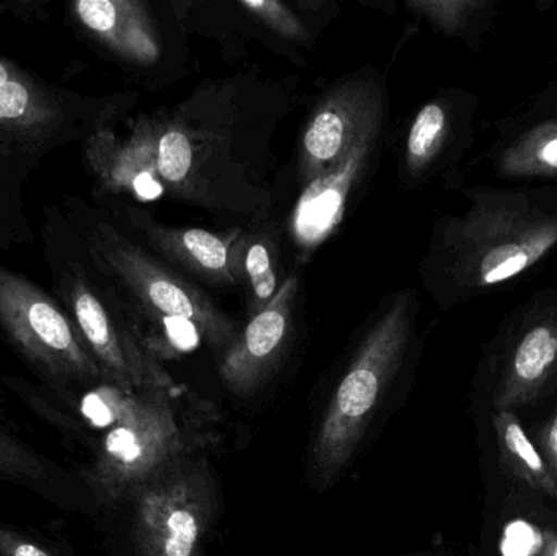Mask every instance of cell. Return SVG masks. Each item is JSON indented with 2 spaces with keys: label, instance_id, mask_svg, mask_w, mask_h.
<instances>
[{
  "label": "cell",
  "instance_id": "cell-11",
  "mask_svg": "<svg viewBox=\"0 0 557 556\" xmlns=\"http://www.w3.org/2000/svg\"><path fill=\"white\" fill-rule=\"evenodd\" d=\"M78 329L98 366L113 384L127 391L173 387V379L140 342L136 330L114 319L97 294L78 283L74 289Z\"/></svg>",
  "mask_w": 557,
  "mask_h": 556
},
{
  "label": "cell",
  "instance_id": "cell-20",
  "mask_svg": "<svg viewBox=\"0 0 557 556\" xmlns=\"http://www.w3.org/2000/svg\"><path fill=\"white\" fill-rule=\"evenodd\" d=\"M195 162L191 139L185 131L172 126L159 137L157 144V173L163 182L182 186L188 182Z\"/></svg>",
  "mask_w": 557,
  "mask_h": 556
},
{
  "label": "cell",
  "instance_id": "cell-24",
  "mask_svg": "<svg viewBox=\"0 0 557 556\" xmlns=\"http://www.w3.org/2000/svg\"><path fill=\"white\" fill-rule=\"evenodd\" d=\"M0 556H52L28 539L0 526Z\"/></svg>",
  "mask_w": 557,
  "mask_h": 556
},
{
  "label": "cell",
  "instance_id": "cell-5",
  "mask_svg": "<svg viewBox=\"0 0 557 556\" xmlns=\"http://www.w3.org/2000/svg\"><path fill=\"white\" fill-rule=\"evenodd\" d=\"M133 534L139 556H201L218 490L208 462L186 457L137 490Z\"/></svg>",
  "mask_w": 557,
  "mask_h": 556
},
{
  "label": "cell",
  "instance_id": "cell-3",
  "mask_svg": "<svg viewBox=\"0 0 557 556\" xmlns=\"http://www.w3.org/2000/svg\"><path fill=\"white\" fill-rule=\"evenodd\" d=\"M416 294L403 291L376 319L324 411L311 450L320 482L330 483L346 469L392 384L414 333Z\"/></svg>",
  "mask_w": 557,
  "mask_h": 556
},
{
  "label": "cell",
  "instance_id": "cell-12",
  "mask_svg": "<svg viewBox=\"0 0 557 556\" xmlns=\"http://www.w3.org/2000/svg\"><path fill=\"white\" fill-rule=\"evenodd\" d=\"M298 281L288 276L276 296L253 313L237 338L225 349L219 374L235 395L253 394L270 379L290 342Z\"/></svg>",
  "mask_w": 557,
  "mask_h": 556
},
{
  "label": "cell",
  "instance_id": "cell-21",
  "mask_svg": "<svg viewBox=\"0 0 557 556\" xmlns=\"http://www.w3.org/2000/svg\"><path fill=\"white\" fill-rule=\"evenodd\" d=\"M0 475L9 479L36 480L45 475V467L35 453L23 446L20 441L10 434L0 431Z\"/></svg>",
  "mask_w": 557,
  "mask_h": 556
},
{
  "label": "cell",
  "instance_id": "cell-14",
  "mask_svg": "<svg viewBox=\"0 0 557 556\" xmlns=\"http://www.w3.org/2000/svg\"><path fill=\"white\" fill-rule=\"evenodd\" d=\"M150 247L170 268L215 286L238 284L237 244L240 235L219 237L202 228L166 227L152 219L137 221Z\"/></svg>",
  "mask_w": 557,
  "mask_h": 556
},
{
  "label": "cell",
  "instance_id": "cell-7",
  "mask_svg": "<svg viewBox=\"0 0 557 556\" xmlns=\"http://www.w3.org/2000/svg\"><path fill=\"white\" fill-rule=\"evenodd\" d=\"M0 319L28 358L59 378L94 379L101 369L65 317L22 280L0 270Z\"/></svg>",
  "mask_w": 557,
  "mask_h": 556
},
{
  "label": "cell",
  "instance_id": "cell-27",
  "mask_svg": "<svg viewBox=\"0 0 557 556\" xmlns=\"http://www.w3.org/2000/svg\"><path fill=\"white\" fill-rule=\"evenodd\" d=\"M9 82V72H7L5 65L0 64V87Z\"/></svg>",
  "mask_w": 557,
  "mask_h": 556
},
{
  "label": "cell",
  "instance_id": "cell-16",
  "mask_svg": "<svg viewBox=\"0 0 557 556\" xmlns=\"http://www.w3.org/2000/svg\"><path fill=\"white\" fill-rule=\"evenodd\" d=\"M408 7L435 32L460 39L474 52L484 48L500 15L497 0H411Z\"/></svg>",
  "mask_w": 557,
  "mask_h": 556
},
{
  "label": "cell",
  "instance_id": "cell-9",
  "mask_svg": "<svg viewBox=\"0 0 557 556\" xmlns=\"http://www.w3.org/2000/svg\"><path fill=\"white\" fill-rule=\"evenodd\" d=\"M493 129L484 160L494 176L519 185L557 182V78Z\"/></svg>",
  "mask_w": 557,
  "mask_h": 556
},
{
  "label": "cell",
  "instance_id": "cell-18",
  "mask_svg": "<svg viewBox=\"0 0 557 556\" xmlns=\"http://www.w3.org/2000/svg\"><path fill=\"white\" fill-rule=\"evenodd\" d=\"M277 248L267 235H240L237 244L238 283L250 293L251 316L260 312L276 296Z\"/></svg>",
  "mask_w": 557,
  "mask_h": 556
},
{
  "label": "cell",
  "instance_id": "cell-26",
  "mask_svg": "<svg viewBox=\"0 0 557 556\" xmlns=\"http://www.w3.org/2000/svg\"><path fill=\"white\" fill-rule=\"evenodd\" d=\"M539 556H557V534L555 531L543 532Z\"/></svg>",
  "mask_w": 557,
  "mask_h": 556
},
{
  "label": "cell",
  "instance_id": "cell-22",
  "mask_svg": "<svg viewBox=\"0 0 557 556\" xmlns=\"http://www.w3.org/2000/svg\"><path fill=\"white\" fill-rule=\"evenodd\" d=\"M242 7L274 29L277 35L294 41H307L308 33L304 23L285 3L276 0H244Z\"/></svg>",
  "mask_w": 557,
  "mask_h": 556
},
{
  "label": "cell",
  "instance_id": "cell-15",
  "mask_svg": "<svg viewBox=\"0 0 557 556\" xmlns=\"http://www.w3.org/2000/svg\"><path fill=\"white\" fill-rule=\"evenodd\" d=\"M77 12L88 28L103 36L126 58L143 64L159 59V36L143 3L81 0Z\"/></svg>",
  "mask_w": 557,
  "mask_h": 556
},
{
  "label": "cell",
  "instance_id": "cell-10",
  "mask_svg": "<svg viewBox=\"0 0 557 556\" xmlns=\"http://www.w3.org/2000/svg\"><path fill=\"white\" fill-rule=\"evenodd\" d=\"M382 124L383 107L367 118L339 160L305 186L292 219L298 247L311 250L341 224L350 195L369 169Z\"/></svg>",
  "mask_w": 557,
  "mask_h": 556
},
{
  "label": "cell",
  "instance_id": "cell-17",
  "mask_svg": "<svg viewBox=\"0 0 557 556\" xmlns=\"http://www.w3.org/2000/svg\"><path fill=\"white\" fill-rule=\"evenodd\" d=\"M494 428L507 467L533 490L557 498V477L527 436L516 413L497 411Z\"/></svg>",
  "mask_w": 557,
  "mask_h": 556
},
{
  "label": "cell",
  "instance_id": "cell-23",
  "mask_svg": "<svg viewBox=\"0 0 557 556\" xmlns=\"http://www.w3.org/2000/svg\"><path fill=\"white\" fill-rule=\"evenodd\" d=\"M28 90L18 82L9 81L0 87V120H15L28 108Z\"/></svg>",
  "mask_w": 557,
  "mask_h": 556
},
{
  "label": "cell",
  "instance_id": "cell-19",
  "mask_svg": "<svg viewBox=\"0 0 557 556\" xmlns=\"http://www.w3.org/2000/svg\"><path fill=\"white\" fill-rule=\"evenodd\" d=\"M140 391H127L120 385H100L82 397L78 410L90 427L110 430L120 423L139 397Z\"/></svg>",
  "mask_w": 557,
  "mask_h": 556
},
{
  "label": "cell",
  "instance_id": "cell-8",
  "mask_svg": "<svg viewBox=\"0 0 557 556\" xmlns=\"http://www.w3.org/2000/svg\"><path fill=\"white\" fill-rule=\"evenodd\" d=\"M478 108V95L463 88L441 91L419 108L405 146L406 172L412 180L445 175L454 188H465L458 163L474 144Z\"/></svg>",
  "mask_w": 557,
  "mask_h": 556
},
{
  "label": "cell",
  "instance_id": "cell-6",
  "mask_svg": "<svg viewBox=\"0 0 557 556\" xmlns=\"http://www.w3.org/2000/svg\"><path fill=\"white\" fill-rule=\"evenodd\" d=\"M497 411L532 404L557 379V287L533 291L503 320L487 351Z\"/></svg>",
  "mask_w": 557,
  "mask_h": 556
},
{
  "label": "cell",
  "instance_id": "cell-2",
  "mask_svg": "<svg viewBox=\"0 0 557 556\" xmlns=\"http://www.w3.org/2000/svg\"><path fill=\"white\" fill-rule=\"evenodd\" d=\"M101 258L131 294V312L140 342L156 358L175 356L208 343L227 349L238 326L214 300L169 264L104 228Z\"/></svg>",
  "mask_w": 557,
  "mask_h": 556
},
{
  "label": "cell",
  "instance_id": "cell-25",
  "mask_svg": "<svg viewBox=\"0 0 557 556\" xmlns=\"http://www.w3.org/2000/svg\"><path fill=\"white\" fill-rule=\"evenodd\" d=\"M543 447H545V456L548 457L549 469L557 477V410L543 433Z\"/></svg>",
  "mask_w": 557,
  "mask_h": 556
},
{
  "label": "cell",
  "instance_id": "cell-1",
  "mask_svg": "<svg viewBox=\"0 0 557 556\" xmlns=\"http://www.w3.org/2000/svg\"><path fill=\"white\" fill-rule=\"evenodd\" d=\"M461 191L470 206L437 222L425 261L442 307L506 293L557 251V182Z\"/></svg>",
  "mask_w": 557,
  "mask_h": 556
},
{
  "label": "cell",
  "instance_id": "cell-4",
  "mask_svg": "<svg viewBox=\"0 0 557 556\" xmlns=\"http://www.w3.org/2000/svg\"><path fill=\"white\" fill-rule=\"evenodd\" d=\"M172 388H143L129 413L108 430L88 475L104 505L133 498L157 473L202 446L205 436L185 423Z\"/></svg>",
  "mask_w": 557,
  "mask_h": 556
},
{
  "label": "cell",
  "instance_id": "cell-13",
  "mask_svg": "<svg viewBox=\"0 0 557 556\" xmlns=\"http://www.w3.org/2000/svg\"><path fill=\"white\" fill-rule=\"evenodd\" d=\"M382 107V90L366 78L346 82L320 101L301 139L300 176L305 186L339 160L367 118Z\"/></svg>",
  "mask_w": 557,
  "mask_h": 556
}]
</instances>
